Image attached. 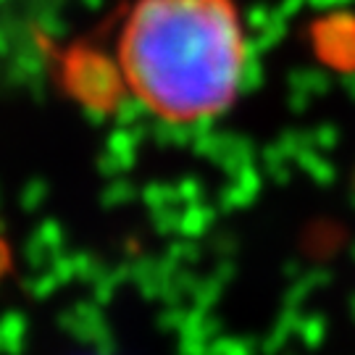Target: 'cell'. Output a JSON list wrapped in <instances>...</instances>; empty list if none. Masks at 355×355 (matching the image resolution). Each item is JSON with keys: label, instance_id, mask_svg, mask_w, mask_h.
Listing matches in <instances>:
<instances>
[{"label": "cell", "instance_id": "1", "mask_svg": "<svg viewBox=\"0 0 355 355\" xmlns=\"http://www.w3.org/2000/svg\"><path fill=\"white\" fill-rule=\"evenodd\" d=\"M119 64L137 101L164 121L224 114L248 71V40L232 0H137Z\"/></svg>", "mask_w": 355, "mask_h": 355}]
</instances>
